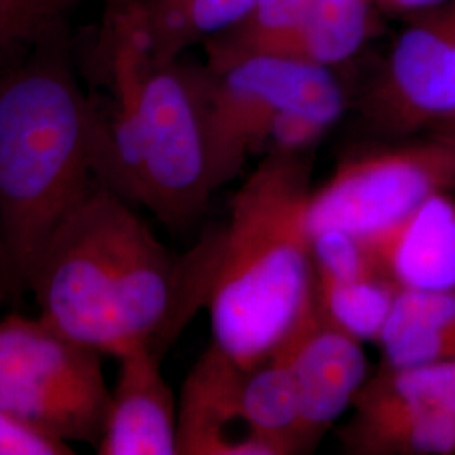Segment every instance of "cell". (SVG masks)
Here are the masks:
<instances>
[{
  "label": "cell",
  "mask_w": 455,
  "mask_h": 455,
  "mask_svg": "<svg viewBox=\"0 0 455 455\" xmlns=\"http://www.w3.org/2000/svg\"><path fill=\"white\" fill-rule=\"evenodd\" d=\"M355 402L455 415V361L405 368L381 366L366 379Z\"/></svg>",
  "instance_id": "obj_19"
},
{
  "label": "cell",
  "mask_w": 455,
  "mask_h": 455,
  "mask_svg": "<svg viewBox=\"0 0 455 455\" xmlns=\"http://www.w3.org/2000/svg\"><path fill=\"white\" fill-rule=\"evenodd\" d=\"M378 344L388 368L455 361V289L400 291Z\"/></svg>",
  "instance_id": "obj_14"
},
{
  "label": "cell",
  "mask_w": 455,
  "mask_h": 455,
  "mask_svg": "<svg viewBox=\"0 0 455 455\" xmlns=\"http://www.w3.org/2000/svg\"><path fill=\"white\" fill-rule=\"evenodd\" d=\"M103 4V9H110V11H120V9H129L140 5L147 0H100Z\"/></svg>",
  "instance_id": "obj_25"
},
{
  "label": "cell",
  "mask_w": 455,
  "mask_h": 455,
  "mask_svg": "<svg viewBox=\"0 0 455 455\" xmlns=\"http://www.w3.org/2000/svg\"><path fill=\"white\" fill-rule=\"evenodd\" d=\"M334 124L306 110H287L276 115L267 132L265 148L285 154L312 152Z\"/></svg>",
  "instance_id": "obj_21"
},
{
  "label": "cell",
  "mask_w": 455,
  "mask_h": 455,
  "mask_svg": "<svg viewBox=\"0 0 455 455\" xmlns=\"http://www.w3.org/2000/svg\"><path fill=\"white\" fill-rule=\"evenodd\" d=\"M342 428L349 452L368 455H447L455 452V415L410 408L355 405Z\"/></svg>",
  "instance_id": "obj_15"
},
{
  "label": "cell",
  "mask_w": 455,
  "mask_h": 455,
  "mask_svg": "<svg viewBox=\"0 0 455 455\" xmlns=\"http://www.w3.org/2000/svg\"><path fill=\"white\" fill-rule=\"evenodd\" d=\"M310 152L268 150L204 243L212 344L240 368L270 358L315 310Z\"/></svg>",
  "instance_id": "obj_3"
},
{
  "label": "cell",
  "mask_w": 455,
  "mask_h": 455,
  "mask_svg": "<svg viewBox=\"0 0 455 455\" xmlns=\"http://www.w3.org/2000/svg\"><path fill=\"white\" fill-rule=\"evenodd\" d=\"M312 259L321 278L347 280L379 272L366 240L334 228L312 233Z\"/></svg>",
  "instance_id": "obj_20"
},
{
  "label": "cell",
  "mask_w": 455,
  "mask_h": 455,
  "mask_svg": "<svg viewBox=\"0 0 455 455\" xmlns=\"http://www.w3.org/2000/svg\"><path fill=\"white\" fill-rule=\"evenodd\" d=\"M428 133L439 135V137H443L447 140L455 142V114L452 116H449L447 120H443L442 124H439L435 129H432Z\"/></svg>",
  "instance_id": "obj_24"
},
{
  "label": "cell",
  "mask_w": 455,
  "mask_h": 455,
  "mask_svg": "<svg viewBox=\"0 0 455 455\" xmlns=\"http://www.w3.org/2000/svg\"><path fill=\"white\" fill-rule=\"evenodd\" d=\"M366 243L400 291L455 289V196H430Z\"/></svg>",
  "instance_id": "obj_12"
},
{
  "label": "cell",
  "mask_w": 455,
  "mask_h": 455,
  "mask_svg": "<svg viewBox=\"0 0 455 455\" xmlns=\"http://www.w3.org/2000/svg\"><path fill=\"white\" fill-rule=\"evenodd\" d=\"M97 184L93 110L63 39L0 76V267L28 291L52 231Z\"/></svg>",
  "instance_id": "obj_4"
},
{
  "label": "cell",
  "mask_w": 455,
  "mask_h": 455,
  "mask_svg": "<svg viewBox=\"0 0 455 455\" xmlns=\"http://www.w3.org/2000/svg\"><path fill=\"white\" fill-rule=\"evenodd\" d=\"M73 447L24 427L0 411V455H69Z\"/></svg>",
  "instance_id": "obj_22"
},
{
  "label": "cell",
  "mask_w": 455,
  "mask_h": 455,
  "mask_svg": "<svg viewBox=\"0 0 455 455\" xmlns=\"http://www.w3.org/2000/svg\"><path fill=\"white\" fill-rule=\"evenodd\" d=\"M101 356L39 315L0 319V411L69 447H97L110 396Z\"/></svg>",
  "instance_id": "obj_5"
},
{
  "label": "cell",
  "mask_w": 455,
  "mask_h": 455,
  "mask_svg": "<svg viewBox=\"0 0 455 455\" xmlns=\"http://www.w3.org/2000/svg\"><path fill=\"white\" fill-rule=\"evenodd\" d=\"M376 9H381L388 14H403L410 16L425 9L435 7L445 0H371Z\"/></svg>",
  "instance_id": "obj_23"
},
{
  "label": "cell",
  "mask_w": 455,
  "mask_h": 455,
  "mask_svg": "<svg viewBox=\"0 0 455 455\" xmlns=\"http://www.w3.org/2000/svg\"><path fill=\"white\" fill-rule=\"evenodd\" d=\"M28 291L44 323L114 358L161 351L204 300L195 251L178 260L133 204L98 182L49 236Z\"/></svg>",
  "instance_id": "obj_2"
},
{
  "label": "cell",
  "mask_w": 455,
  "mask_h": 455,
  "mask_svg": "<svg viewBox=\"0 0 455 455\" xmlns=\"http://www.w3.org/2000/svg\"><path fill=\"white\" fill-rule=\"evenodd\" d=\"M161 356L152 346H139L116 358L97 454L178 455V398L164 378Z\"/></svg>",
  "instance_id": "obj_11"
},
{
  "label": "cell",
  "mask_w": 455,
  "mask_h": 455,
  "mask_svg": "<svg viewBox=\"0 0 455 455\" xmlns=\"http://www.w3.org/2000/svg\"><path fill=\"white\" fill-rule=\"evenodd\" d=\"M204 68L214 140L228 182L251 154L265 148L276 115L306 110L336 124L347 105L341 83L327 68L275 56H243Z\"/></svg>",
  "instance_id": "obj_7"
},
{
  "label": "cell",
  "mask_w": 455,
  "mask_h": 455,
  "mask_svg": "<svg viewBox=\"0 0 455 455\" xmlns=\"http://www.w3.org/2000/svg\"><path fill=\"white\" fill-rule=\"evenodd\" d=\"M243 408L253 432L270 454L304 451L299 390L287 361L280 355L275 353L244 371Z\"/></svg>",
  "instance_id": "obj_16"
},
{
  "label": "cell",
  "mask_w": 455,
  "mask_h": 455,
  "mask_svg": "<svg viewBox=\"0 0 455 455\" xmlns=\"http://www.w3.org/2000/svg\"><path fill=\"white\" fill-rule=\"evenodd\" d=\"M257 0H147L103 14L114 19L154 65L178 60L195 44H204L236 22Z\"/></svg>",
  "instance_id": "obj_13"
},
{
  "label": "cell",
  "mask_w": 455,
  "mask_h": 455,
  "mask_svg": "<svg viewBox=\"0 0 455 455\" xmlns=\"http://www.w3.org/2000/svg\"><path fill=\"white\" fill-rule=\"evenodd\" d=\"M454 34L455 0L407 16L361 103L374 133L417 137L451 114Z\"/></svg>",
  "instance_id": "obj_8"
},
{
  "label": "cell",
  "mask_w": 455,
  "mask_h": 455,
  "mask_svg": "<svg viewBox=\"0 0 455 455\" xmlns=\"http://www.w3.org/2000/svg\"><path fill=\"white\" fill-rule=\"evenodd\" d=\"M93 110V172L167 227L191 223L228 180L212 132L204 65H154L112 26L83 52Z\"/></svg>",
  "instance_id": "obj_1"
},
{
  "label": "cell",
  "mask_w": 455,
  "mask_h": 455,
  "mask_svg": "<svg viewBox=\"0 0 455 455\" xmlns=\"http://www.w3.org/2000/svg\"><path fill=\"white\" fill-rule=\"evenodd\" d=\"M244 371L212 342L196 361L178 398V455H272L244 413Z\"/></svg>",
  "instance_id": "obj_10"
},
{
  "label": "cell",
  "mask_w": 455,
  "mask_h": 455,
  "mask_svg": "<svg viewBox=\"0 0 455 455\" xmlns=\"http://www.w3.org/2000/svg\"><path fill=\"white\" fill-rule=\"evenodd\" d=\"M455 114V34H454V54H452V83H451V114L447 115L443 120H447L449 116H452ZM442 120V122H443ZM440 122V124H442ZM437 127V125H435ZM434 127V129H435Z\"/></svg>",
  "instance_id": "obj_26"
},
{
  "label": "cell",
  "mask_w": 455,
  "mask_h": 455,
  "mask_svg": "<svg viewBox=\"0 0 455 455\" xmlns=\"http://www.w3.org/2000/svg\"><path fill=\"white\" fill-rule=\"evenodd\" d=\"M455 191V142L423 133L363 147L314 188L310 235L342 229L363 240L393 227L425 199Z\"/></svg>",
  "instance_id": "obj_6"
},
{
  "label": "cell",
  "mask_w": 455,
  "mask_h": 455,
  "mask_svg": "<svg viewBox=\"0 0 455 455\" xmlns=\"http://www.w3.org/2000/svg\"><path fill=\"white\" fill-rule=\"evenodd\" d=\"M400 289L383 274L334 280L317 276L315 304L327 323L358 341L378 342Z\"/></svg>",
  "instance_id": "obj_17"
},
{
  "label": "cell",
  "mask_w": 455,
  "mask_h": 455,
  "mask_svg": "<svg viewBox=\"0 0 455 455\" xmlns=\"http://www.w3.org/2000/svg\"><path fill=\"white\" fill-rule=\"evenodd\" d=\"M292 371L302 411L304 449L336 422L368 379L363 342L327 323L315 310L275 351ZM274 353V355H275Z\"/></svg>",
  "instance_id": "obj_9"
},
{
  "label": "cell",
  "mask_w": 455,
  "mask_h": 455,
  "mask_svg": "<svg viewBox=\"0 0 455 455\" xmlns=\"http://www.w3.org/2000/svg\"><path fill=\"white\" fill-rule=\"evenodd\" d=\"M86 0H0V76L34 51L69 39V19Z\"/></svg>",
  "instance_id": "obj_18"
}]
</instances>
